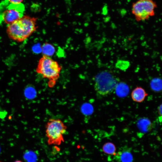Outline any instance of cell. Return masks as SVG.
Wrapping results in <instances>:
<instances>
[{"label":"cell","mask_w":162,"mask_h":162,"mask_svg":"<svg viewBox=\"0 0 162 162\" xmlns=\"http://www.w3.org/2000/svg\"><path fill=\"white\" fill-rule=\"evenodd\" d=\"M35 17L23 15L19 19L8 24L6 32L11 39L22 42L30 36L37 28Z\"/></svg>","instance_id":"6da1fadb"},{"label":"cell","mask_w":162,"mask_h":162,"mask_svg":"<svg viewBox=\"0 0 162 162\" xmlns=\"http://www.w3.org/2000/svg\"><path fill=\"white\" fill-rule=\"evenodd\" d=\"M62 68L61 66L50 57L43 55L39 61L36 71L48 79L49 86L52 87L59 77Z\"/></svg>","instance_id":"7a4b0ae2"},{"label":"cell","mask_w":162,"mask_h":162,"mask_svg":"<svg viewBox=\"0 0 162 162\" xmlns=\"http://www.w3.org/2000/svg\"><path fill=\"white\" fill-rule=\"evenodd\" d=\"M118 81V79L110 72L105 71L101 72L94 78L95 90L100 95H108L115 90Z\"/></svg>","instance_id":"3957f363"},{"label":"cell","mask_w":162,"mask_h":162,"mask_svg":"<svg viewBox=\"0 0 162 162\" xmlns=\"http://www.w3.org/2000/svg\"><path fill=\"white\" fill-rule=\"evenodd\" d=\"M46 133L48 144L59 145L64 142L63 136L67 127L59 119H50L46 125Z\"/></svg>","instance_id":"277c9868"},{"label":"cell","mask_w":162,"mask_h":162,"mask_svg":"<svg viewBox=\"0 0 162 162\" xmlns=\"http://www.w3.org/2000/svg\"><path fill=\"white\" fill-rule=\"evenodd\" d=\"M157 7L156 3L152 0H138L133 4L132 13L136 21H145L154 15Z\"/></svg>","instance_id":"5b68a950"},{"label":"cell","mask_w":162,"mask_h":162,"mask_svg":"<svg viewBox=\"0 0 162 162\" xmlns=\"http://www.w3.org/2000/svg\"><path fill=\"white\" fill-rule=\"evenodd\" d=\"M0 5L4 10L2 9L0 16L4 22L8 24L19 19L23 16L25 7L22 3L14 4L8 0H5Z\"/></svg>","instance_id":"8992f818"},{"label":"cell","mask_w":162,"mask_h":162,"mask_svg":"<svg viewBox=\"0 0 162 162\" xmlns=\"http://www.w3.org/2000/svg\"><path fill=\"white\" fill-rule=\"evenodd\" d=\"M115 158L119 162H132L133 157L130 149L124 148L116 154Z\"/></svg>","instance_id":"52a82bcc"},{"label":"cell","mask_w":162,"mask_h":162,"mask_svg":"<svg viewBox=\"0 0 162 162\" xmlns=\"http://www.w3.org/2000/svg\"><path fill=\"white\" fill-rule=\"evenodd\" d=\"M148 95V94L145 90L141 87H136L131 93V97L133 100L138 103L143 102Z\"/></svg>","instance_id":"ba28073f"},{"label":"cell","mask_w":162,"mask_h":162,"mask_svg":"<svg viewBox=\"0 0 162 162\" xmlns=\"http://www.w3.org/2000/svg\"><path fill=\"white\" fill-rule=\"evenodd\" d=\"M115 90L117 94L122 97L126 96L128 94L129 89L127 84L123 82L118 83Z\"/></svg>","instance_id":"9c48e42d"},{"label":"cell","mask_w":162,"mask_h":162,"mask_svg":"<svg viewBox=\"0 0 162 162\" xmlns=\"http://www.w3.org/2000/svg\"><path fill=\"white\" fill-rule=\"evenodd\" d=\"M41 49L43 55L49 57L52 56L55 52V49L53 45L47 42L43 44Z\"/></svg>","instance_id":"30bf717a"},{"label":"cell","mask_w":162,"mask_h":162,"mask_svg":"<svg viewBox=\"0 0 162 162\" xmlns=\"http://www.w3.org/2000/svg\"><path fill=\"white\" fill-rule=\"evenodd\" d=\"M138 125L140 130L143 132L148 131L152 127L151 122L146 118L142 119L139 120Z\"/></svg>","instance_id":"8fae6325"},{"label":"cell","mask_w":162,"mask_h":162,"mask_svg":"<svg viewBox=\"0 0 162 162\" xmlns=\"http://www.w3.org/2000/svg\"><path fill=\"white\" fill-rule=\"evenodd\" d=\"M151 89L154 91L158 92L160 91L162 89V80L159 78L152 79L150 82Z\"/></svg>","instance_id":"7c38bea8"},{"label":"cell","mask_w":162,"mask_h":162,"mask_svg":"<svg viewBox=\"0 0 162 162\" xmlns=\"http://www.w3.org/2000/svg\"><path fill=\"white\" fill-rule=\"evenodd\" d=\"M116 147L115 145L111 142H107L104 144L102 150L105 153L109 154L114 155L116 151Z\"/></svg>","instance_id":"4fadbf2b"},{"label":"cell","mask_w":162,"mask_h":162,"mask_svg":"<svg viewBox=\"0 0 162 162\" xmlns=\"http://www.w3.org/2000/svg\"><path fill=\"white\" fill-rule=\"evenodd\" d=\"M130 65V62L128 61L119 60L116 62L115 66L116 68L121 70H124L127 69Z\"/></svg>","instance_id":"5bb4252c"},{"label":"cell","mask_w":162,"mask_h":162,"mask_svg":"<svg viewBox=\"0 0 162 162\" xmlns=\"http://www.w3.org/2000/svg\"><path fill=\"white\" fill-rule=\"evenodd\" d=\"M81 110L82 112L86 115H91L93 110L92 106L88 103L84 104L81 106Z\"/></svg>","instance_id":"9a60e30c"},{"label":"cell","mask_w":162,"mask_h":162,"mask_svg":"<svg viewBox=\"0 0 162 162\" xmlns=\"http://www.w3.org/2000/svg\"><path fill=\"white\" fill-rule=\"evenodd\" d=\"M10 3L14 4H19L22 3L23 0H8Z\"/></svg>","instance_id":"2e32d148"},{"label":"cell","mask_w":162,"mask_h":162,"mask_svg":"<svg viewBox=\"0 0 162 162\" xmlns=\"http://www.w3.org/2000/svg\"><path fill=\"white\" fill-rule=\"evenodd\" d=\"M158 113L159 116H162V104H161L158 107Z\"/></svg>","instance_id":"e0dca14e"},{"label":"cell","mask_w":162,"mask_h":162,"mask_svg":"<svg viewBox=\"0 0 162 162\" xmlns=\"http://www.w3.org/2000/svg\"><path fill=\"white\" fill-rule=\"evenodd\" d=\"M14 162H22L20 160H16Z\"/></svg>","instance_id":"ac0fdd59"},{"label":"cell","mask_w":162,"mask_h":162,"mask_svg":"<svg viewBox=\"0 0 162 162\" xmlns=\"http://www.w3.org/2000/svg\"><path fill=\"white\" fill-rule=\"evenodd\" d=\"M0 162H1L0 161Z\"/></svg>","instance_id":"d6986e66"}]
</instances>
